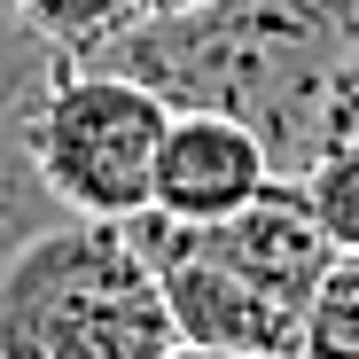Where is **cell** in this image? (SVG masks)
<instances>
[{
	"mask_svg": "<svg viewBox=\"0 0 359 359\" xmlns=\"http://www.w3.org/2000/svg\"><path fill=\"white\" fill-rule=\"evenodd\" d=\"M359 55V0H211L196 16H141L102 55L172 109L250 126L281 180L344 149V79Z\"/></svg>",
	"mask_w": 359,
	"mask_h": 359,
	"instance_id": "1",
	"label": "cell"
},
{
	"mask_svg": "<svg viewBox=\"0 0 359 359\" xmlns=\"http://www.w3.org/2000/svg\"><path fill=\"white\" fill-rule=\"evenodd\" d=\"M126 226H133V243L149 250V266L164 281L180 344H196V351L297 359L313 297L344 266V250L320 234V219H313L297 180H273L234 219L180 226L164 211H141Z\"/></svg>",
	"mask_w": 359,
	"mask_h": 359,
	"instance_id": "2",
	"label": "cell"
},
{
	"mask_svg": "<svg viewBox=\"0 0 359 359\" xmlns=\"http://www.w3.org/2000/svg\"><path fill=\"white\" fill-rule=\"evenodd\" d=\"M180 328L133 226L63 219L0 273V359H172Z\"/></svg>",
	"mask_w": 359,
	"mask_h": 359,
	"instance_id": "3",
	"label": "cell"
},
{
	"mask_svg": "<svg viewBox=\"0 0 359 359\" xmlns=\"http://www.w3.org/2000/svg\"><path fill=\"white\" fill-rule=\"evenodd\" d=\"M172 133V102L126 71H63L39 109V172L71 219L126 226L156 203V149Z\"/></svg>",
	"mask_w": 359,
	"mask_h": 359,
	"instance_id": "4",
	"label": "cell"
},
{
	"mask_svg": "<svg viewBox=\"0 0 359 359\" xmlns=\"http://www.w3.org/2000/svg\"><path fill=\"white\" fill-rule=\"evenodd\" d=\"M63 79V55H55L16 8H0V273H8L47 226H63L71 211L55 203L47 172H39V109Z\"/></svg>",
	"mask_w": 359,
	"mask_h": 359,
	"instance_id": "5",
	"label": "cell"
},
{
	"mask_svg": "<svg viewBox=\"0 0 359 359\" xmlns=\"http://www.w3.org/2000/svg\"><path fill=\"white\" fill-rule=\"evenodd\" d=\"M273 156L250 126L234 117H211V109H172V133L156 149V203L164 219L180 226H203V219H234L250 211L266 188H273Z\"/></svg>",
	"mask_w": 359,
	"mask_h": 359,
	"instance_id": "6",
	"label": "cell"
},
{
	"mask_svg": "<svg viewBox=\"0 0 359 359\" xmlns=\"http://www.w3.org/2000/svg\"><path fill=\"white\" fill-rule=\"evenodd\" d=\"M16 16L63 55V71H102V55L141 24V0H16Z\"/></svg>",
	"mask_w": 359,
	"mask_h": 359,
	"instance_id": "7",
	"label": "cell"
},
{
	"mask_svg": "<svg viewBox=\"0 0 359 359\" xmlns=\"http://www.w3.org/2000/svg\"><path fill=\"white\" fill-rule=\"evenodd\" d=\"M297 188H305V203H313L320 234H328V243L351 258V250H359V141L328 149V156H320L305 180H297Z\"/></svg>",
	"mask_w": 359,
	"mask_h": 359,
	"instance_id": "8",
	"label": "cell"
},
{
	"mask_svg": "<svg viewBox=\"0 0 359 359\" xmlns=\"http://www.w3.org/2000/svg\"><path fill=\"white\" fill-rule=\"evenodd\" d=\"M297 359H359V281H351V258H344V266L328 273V289L313 297Z\"/></svg>",
	"mask_w": 359,
	"mask_h": 359,
	"instance_id": "9",
	"label": "cell"
},
{
	"mask_svg": "<svg viewBox=\"0 0 359 359\" xmlns=\"http://www.w3.org/2000/svg\"><path fill=\"white\" fill-rule=\"evenodd\" d=\"M196 8H211V0H141V16H196Z\"/></svg>",
	"mask_w": 359,
	"mask_h": 359,
	"instance_id": "10",
	"label": "cell"
},
{
	"mask_svg": "<svg viewBox=\"0 0 359 359\" xmlns=\"http://www.w3.org/2000/svg\"><path fill=\"white\" fill-rule=\"evenodd\" d=\"M172 359H243V351H196V344H180Z\"/></svg>",
	"mask_w": 359,
	"mask_h": 359,
	"instance_id": "11",
	"label": "cell"
},
{
	"mask_svg": "<svg viewBox=\"0 0 359 359\" xmlns=\"http://www.w3.org/2000/svg\"><path fill=\"white\" fill-rule=\"evenodd\" d=\"M351 281H359V250H351Z\"/></svg>",
	"mask_w": 359,
	"mask_h": 359,
	"instance_id": "12",
	"label": "cell"
},
{
	"mask_svg": "<svg viewBox=\"0 0 359 359\" xmlns=\"http://www.w3.org/2000/svg\"><path fill=\"white\" fill-rule=\"evenodd\" d=\"M0 8H16V0H0Z\"/></svg>",
	"mask_w": 359,
	"mask_h": 359,
	"instance_id": "13",
	"label": "cell"
}]
</instances>
